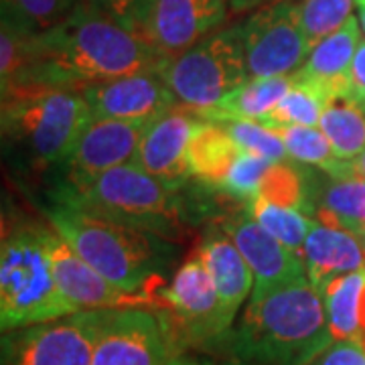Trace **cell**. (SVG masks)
I'll list each match as a JSON object with an SVG mask.
<instances>
[{"label": "cell", "mask_w": 365, "mask_h": 365, "mask_svg": "<svg viewBox=\"0 0 365 365\" xmlns=\"http://www.w3.org/2000/svg\"><path fill=\"white\" fill-rule=\"evenodd\" d=\"M355 6H357V14H359V26L365 33V0H355Z\"/></svg>", "instance_id": "40"}, {"label": "cell", "mask_w": 365, "mask_h": 365, "mask_svg": "<svg viewBox=\"0 0 365 365\" xmlns=\"http://www.w3.org/2000/svg\"><path fill=\"white\" fill-rule=\"evenodd\" d=\"M272 2H278V0H230V9L234 13H246V11L260 9V6L272 4Z\"/></svg>", "instance_id": "37"}, {"label": "cell", "mask_w": 365, "mask_h": 365, "mask_svg": "<svg viewBox=\"0 0 365 365\" xmlns=\"http://www.w3.org/2000/svg\"><path fill=\"white\" fill-rule=\"evenodd\" d=\"M79 313L61 294L51 270L41 225H14L0 246L2 333Z\"/></svg>", "instance_id": "6"}, {"label": "cell", "mask_w": 365, "mask_h": 365, "mask_svg": "<svg viewBox=\"0 0 365 365\" xmlns=\"http://www.w3.org/2000/svg\"><path fill=\"white\" fill-rule=\"evenodd\" d=\"M270 165L272 160L242 150L227 173L225 181L222 182L220 193H225V195L234 197L235 201L250 205L254 199H258L262 177L270 169Z\"/></svg>", "instance_id": "33"}, {"label": "cell", "mask_w": 365, "mask_h": 365, "mask_svg": "<svg viewBox=\"0 0 365 365\" xmlns=\"http://www.w3.org/2000/svg\"><path fill=\"white\" fill-rule=\"evenodd\" d=\"M2 138L21 158L41 169H59L91 122L81 91L47 83L2 90Z\"/></svg>", "instance_id": "4"}, {"label": "cell", "mask_w": 365, "mask_h": 365, "mask_svg": "<svg viewBox=\"0 0 365 365\" xmlns=\"http://www.w3.org/2000/svg\"><path fill=\"white\" fill-rule=\"evenodd\" d=\"M309 282L319 292L343 274L365 268V246L359 235L314 222L302 250Z\"/></svg>", "instance_id": "19"}, {"label": "cell", "mask_w": 365, "mask_h": 365, "mask_svg": "<svg viewBox=\"0 0 365 365\" xmlns=\"http://www.w3.org/2000/svg\"><path fill=\"white\" fill-rule=\"evenodd\" d=\"M361 242H364V246H365V235H364V237H361Z\"/></svg>", "instance_id": "42"}, {"label": "cell", "mask_w": 365, "mask_h": 365, "mask_svg": "<svg viewBox=\"0 0 365 365\" xmlns=\"http://www.w3.org/2000/svg\"><path fill=\"white\" fill-rule=\"evenodd\" d=\"M158 304L167 307L177 341L217 349L230 333L215 282L195 254L173 272L167 287L158 290Z\"/></svg>", "instance_id": "10"}, {"label": "cell", "mask_w": 365, "mask_h": 365, "mask_svg": "<svg viewBox=\"0 0 365 365\" xmlns=\"http://www.w3.org/2000/svg\"><path fill=\"white\" fill-rule=\"evenodd\" d=\"M51 199L66 201L100 217L163 235L170 242L187 234L189 220L181 193L136 165H122L90 181L59 182Z\"/></svg>", "instance_id": "5"}, {"label": "cell", "mask_w": 365, "mask_h": 365, "mask_svg": "<svg viewBox=\"0 0 365 365\" xmlns=\"http://www.w3.org/2000/svg\"><path fill=\"white\" fill-rule=\"evenodd\" d=\"M220 225L232 237V242L242 252L244 260L248 262L250 270L254 274L252 297H260L270 292L272 288L300 278H309L302 256L292 252L282 242H278L272 234H268L250 215L248 209L223 217Z\"/></svg>", "instance_id": "15"}, {"label": "cell", "mask_w": 365, "mask_h": 365, "mask_svg": "<svg viewBox=\"0 0 365 365\" xmlns=\"http://www.w3.org/2000/svg\"><path fill=\"white\" fill-rule=\"evenodd\" d=\"M195 256L211 274L222 300L225 323L232 329L235 314L254 290V274L250 270L248 262L244 260L242 252L232 242V237L223 232L222 225L209 230L195 250Z\"/></svg>", "instance_id": "18"}, {"label": "cell", "mask_w": 365, "mask_h": 365, "mask_svg": "<svg viewBox=\"0 0 365 365\" xmlns=\"http://www.w3.org/2000/svg\"><path fill=\"white\" fill-rule=\"evenodd\" d=\"M258 197L280 207L299 209L304 213L313 211L309 199L307 175L287 160L270 165V169L262 177Z\"/></svg>", "instance_id": "30"}, {"label": "cell", "mask_w": 365, "mask_h": 365, "mask_svg": "<svg viewBox=\"0 0 365 365\" xmlns=\"http://www.w3.org/2000/svg\"><path fill=\"white\" fill-rule=\"evenodd\" d=\"M160 61L143 35L81 0L61 23L26 37L25 67L13 86L47 83L81 91L91 83L153 69Z\"/></svg>", "instance_id": "1"}, {"label": "cell", "mask_w": 365, "mask_h": 365, "mask_svg": "<svg viewBox=\"0 0 365 365\" xmlns=\"http://www.w3.org/2000/svg\"><path fill=\"white\" fill-rule=\"evenodd\" d=\"M355 0H302L300 21L311 45H317L335 31H339L353 14Z\"/></svg>", "instance_id": "31"}, {"label": "cell", "mask_w": 365, "mask_h": 365, "mask_svg": "<svg viewBox=\"0 0 365 365\" xmlns=\"http://www.w3.org/2000/svg\"><path fill=\"white\" fill-rule=\"evenodd\" d=\"M347 100H351L365 112V41H359V47L353 57Z\"/></svg>", "instance_id": "36"}, {"label": "cell", "mask_w": 365, "mask_h": 365, "mask_svg": "<svg viewBox=\"0 0 365 365\" xmlns=\"http://www.w3.org/2000/svg\"><path fill=\"white\" fill-rule=\"evenodd\" d=\"M333 343L323 294L300 278L252 297L217 349L227 365H311Z\"/></svg>", "instance_id": "2"}, {"label": "cell", "mask_w": 365, "mask_h": 365, "mask_svg": "<svg viewBox=\"0 0 365 365\" xmlns=\"http://www.w3.org/2000/svg\"><path fill=\"white\" fill-rule=\"evenodd\" d=\"M108 311H79L2 333L0 365H91Z\"/></svg>", "instance_id": "8"}, {"label": "cell", "mask_w": 365, "mask_h": 365, "mask_svg": "<svg viewBox=\"0 0 365 365\" xmlns=\"http://www.w3.org/2000/svg\"><path fill=\"white\" fill-rule=\"evenodd\" d=\"M160 76L177 102L191 112H205L250 79L242 25L213 31L173 59H163Z\"/></svg>", "instance_id": "7"}, {"label": "cell", "mask_w": 365, "mask_h": 365, "mask_svg": "<svg viewBox=\"0 0 365 365\" xmlns=\"http://www.w3.org/2000/svg\"><path fill=\"white\" fill-rule=\"evenodd\" d=\"M227 9L230 0H153L144 37L163 59H173L217 31Z\"/></svg>", "instance_id": "17"}, {"label": "cell", "mask_w": 365, "mask_h": 365, "mask_svg": "<svg viewBox=\"0 0 365 365\" xmlns=\"http://www.w3.org/2000/svg\"><path fill=\"white\" fill-rule=\"evenodd\" d=\"M276 132L287 146L288 158L309 167H319L331 177H343L353 173L351 160H339L335 157L331 144L319 126H284Z\"/></svg>", "instance_id": "26"}, {"label": "cell", "mask_w": 365, "mask_h": 365, "mask_svg": "<svg viewBox=\"0 0 365 365\" xmlns=\"http://www.w3.org/2000/svg\"><path fill=\"white\" fill-rule=\"evenodd\" d=\"M365 287V268L351 274H343L325 287L323 302L329 331L335 341H364L359 323V302Z\"/></svg>", "instance_id": "24"}, {"label": "cell", "mask_w": 365, "mask_h": 365, "mask_svg": "<svg viewBox=\"0 0 365 365\" xmlns=\"http://www.w3.org/2000/svg\"><path fill=\"white\" fill-rule=\"evenodd\" d=\"M317 222L339 227L364 237L365 235V179L349 173L343 177H331L321 201L314 209Z\"/></svg>", "instance_id": "23"}, {"label": "cell", "mask_w": 365, "mask_h": 365, "mask_svg": "<svg viewBox=\"0 0 365 365\" xmlns=\"http://www.w3.org/2000/svg\"><path fill=\"white\" fill-rule=\"evenodd\" d=\"M351 169L355 175H359V177L365 179V150L355 160H351Z\"/></svg>", "instance_id": "39"}, {"label": "cell", "mask_w": 365, "mask_h": 365, "mask_svg": "<svg viewBox=\"0 0 365 365\" xmlns=\"http://www.w3.org/2000/svg\"><path fill=\"white\" fill-rule=\"evenodd\" d=\"M177 337L165 313L144 307L110 309L91 365H167Z\"/></svg>", "instance_id": "11"}, {"label": "cell", "mask_w": 365, "mask_h": 365, "mask_svg": "<svg viewBox=\"0 0 365 365\" xmlns=\"http://www.w3.org/2000/svg\"><path fill=\"white\" fill-rule=\"evenodd\" d=\"M47 223L83 260L120 290L158 304V290L179 260V246L167 237L112 222L66 201L51 199Z\"/></svg>", "instance_id": "3"}, {"label": "cell", "mask_w": 365, "mask_h": 365, "mask_svg": "<svg viewBox=\"0 0 365 365\" xmlns=\"http://www.w3.org/2000/svg\"><path fill=\"white\" fill-rule=\"evenodd\" d=\"M41 235L51 260V270L55 282L78 311L91 309H126V307H144L153 304L144 297L128 294L106 280L96 268L79 256L63 240L51 223L41 225Z\"/></svg>", "instance_id": "14"}, {"label": "cell", "mask_w": 365, "mask_h": 365, "mask_svg": "<svg viewBox=\"0 0 365 365\" xmlns=\"http://www.w3.org/2000/svg\"><path fill=\"white\" fill-rule=\"evenodd\" d=\"M359 21L351 16L339 31L329 35L314 45L304 66L294 73L297 78L314 86L331 100L347 98L349 71L353 57L359 47Z\"/></svg>", "instance_id": "20"}, {"label": "cell", "mask_w": 365, "mask_h": 365, "mask_svg": "<svg viewBox=\"0 0 365 365\" xmlns=\"http://www.w3.org/2000/svg\"><path fill=\"white\" fill-rule=\"evenodd\" d=\"M148 126V122L91 118L66 163L57 169L61 173V182L90 181L106 170L130 165Z\"/></svg>", "instance_id": "13"}, {"label": "cell", "mask_w": 365, "mask_h": 365, "mask_svg": "<svg viewBox=\"0 0 365 365\" xmlns=\"http://www.w3.org/2000/svg\"><path fill=\"white\" fill-rule=\"evenodd\" d=\"M240 153L242 148L235 144L222 124L199 120L187 153L193 179L203 182V187L220 191Z\"/></svg>", "instance_id": "21"}, {"label": "cell", "mask_w": 365, "mask_h": 365, "mask_svg": "<svg viewBox=\"0 0 365 365\" xmlns=\"http://www.w3.org/2000/svg\"><path fill=\"white\" fill-rule=\"evenodd\" d=\"M319 128L339 160H355L365 150V112L347 98L327 104Z\"/></svg>", "instance_id": "25"}, {"label": "cell", "mask_w": 365, "mask_h": 365, "mask_svg": "<svg viewBox=\"0 0 365 365\" xmlns=\"http://www.w3.org/2000/svg\"><path fill=\"white\" fill-rule=\"evenodd\" d=\"M250 78L292 76L313 49L300 21V2L278 0L242 23Z\"/></svg>", "instance_id": "9"}, {"label": "cell", "mask_w": 365, "mask_h": 365, "mask_svg": "<svg viewBox=\"0 0 365 365\" xmlns=\"http://www.w3.org/2000/svg\"><path fill=\"white\" fill-rule=\"evenodd\" d=\"M327 104H329V98L323 91L294 76L292 88L274 106V110L262 118L260 124L272 130L284 128V126H319Z\"/></svg>", "instance_id": "27"}, {"label": "cell", "mask_w": 365, "mask_h": 365, "mask_svg": "<svg viewBox=\"0 0 365 365\" xmlns=\"http://www.w3.org/2000/svg\"><path fill=\"white\" fill-rule=\"evenodd\" d=\"M88 2L91 6H96L100 13H104L112 21H116L118 25H122L124 29L144 37L153 0H88Z\"/></svg>", "instance_id": "34"}, {"label": "cell", "mask_w": 365, "mask_h": 365, "mask_svg": "<svg viewBox=\"0 0 365 365\" xmlns=\"http://www.w3.org/2000/svg\"><path fill=\"white\" fill-rule=\"evenodd\" d=\"M199 120L195 112L182 106L173 108L146 128L132 165L181 193L182 187L193 179L187 153Z\"/></svg>", "instance_id": "16"}, {"label": "cell", "mask_w": 365, "mask_h": 365, "mask_svg": "<svg viewBox=\"0 0 365 365\" xmlns=\"http://www.w3.org/2000/svg\"><path fill=\"white\" fill-rule=\"evenodd\" d=\"M294 83V76L250 78L237 90L225 96L215 108L199 112L197 116L209 122L223 120H254L260 122L278 104Z\"/></svg>", "instance_id": "22"}, {"label": "cell", "mask_w": 365, "mask_h": 365, "mask_svg": "<svg viewBox=\"0 0 365 365\" xmlns=\"http://www.w3.org/2000/svg\"><path fill=\"white\" fill-rule=\"evenodd\" d=\"M246 209L268 234H272L278 242H282L292 252L302 256L307 237H309V232L314 223L309 213L299 211V209L274 205V203L264 201L260 197L254 199Z\"/></svg>", "instance_id": "29"}, {"label": "cell", "mask_w": 365, "mask_h": 365, "mask_svg": "<svg viewBox=\"0 0 365 365\" xmlns=\"http://www.w3.org/2000/svg\"><path fill=\"white\" fill-rule=\"evenodd\" d=\"M167 365H213L209 361H201L195 357H187V355H173Z\"/></svg>", "instance_id": "38"}, {"label": "cell", "mask_w": 365, "mask_h": 365, "mask_svg": "<svg viewBox=\"0 0 365 365\" xmlns=\"http://www.w3.org/2000/svg\"><path fill=\"white\" fill-rule=\"evenodd\" d=\"M311 365H365V343L335 341Z\"/></svg>", "instance_id": "35"}, {"label": "cell", "mask_w": 365, "mask_h": 365, "mask_svg": "<svg viewBox=\"0 0 365 365\" xmlns=\"http://www.w3.org/2000/svg\"><path fill=\"white\" fill-rule=\"evenodd\" d=\"M2 23L23 35H41L61 23L81 0H0Z\"/></svg>", "instance_id": "28"}, {"label": "cell", "mask_w": 365, "mask_h": 365, "mask_svg": "<svg viewBox=\"0 0 365 365\" xmlns=\"http://www.w3.org/2000/svg\"><path fill=\"white\" fill-rule=\"evenodd\" d=\"M158 66L83 88L81 96L90 106L91 118L153 124L177 108L179 102L169 83L160 76Z\"/></svg>", "instance_id": "12"}, {"label": "cell", "mask_w": 365, "mask_h": 365, "mask_svg": "<svg viewBox=\"0 0 365 365\" xmlns=\"http://www.w3.org/2000/svg\"><path fill=\"white\" fill-rule=\"evenodd\" d=\"M359 323H361V333H364L365 341V287L364 292H361V302H359Z\"/></svg>", "instance_id": "41"}, {"label": "cell", "mask_w": 365, "mask_h": 365, "mask_svg": "<svg viewBox=\"0 0 365 365\" xmlns=\"http://www.w3.org/2000/svg\"><path fill=\"white\" fill-rule=\"evenodd\" d=\"M217 124H222L223 128L230 132V136L234 138L235 144L242 150L250 153V155L268 158L272 163L287 160V146L282 143L280 134L260 124V122H254V120H223V122H217Z\"/></svg>", "instance_id": "32"}]
</instances>
